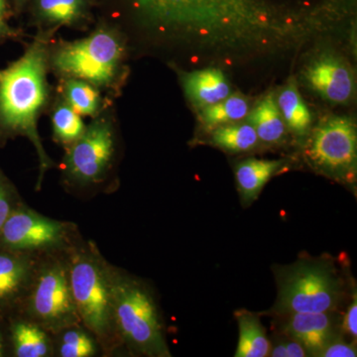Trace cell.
<instances>
[{
	"label": "cell",
	"mask_w": 357,
	"mask_h": 357,
	"mask_svg": "<svg viewBox=\"0 0 357 357\" xmlns=\"http://www.w3.org/2000/svg\"><path fill=\"white\" fill-rule=\"evenodd\" d=\"M48 51L46 42H33L22 57L0 70V128L4 132L22 135L31 141L39 159V178L53 167L38 133V117L49 96L47 83Z\"/></svg>",
	"instance_id": "1"
},
{
	"label": "cell",
	"mask_w": 357,
	"mask_h": 357,
	"mask_svg": "<svg viewBox=\"0 0 357 357\" xmlns=\"http://www.w3.org/2000/svg\"><path fill=\"white\" fill-rule=\"evenodd\" d=\"M70 283L82 325L98 340L103 354L121 347L114 317L112 265L91 243L76 241L67 250Z\"/></svg>",
	"instance_id": "2"
},
{
	"label": "cell",
	"mask_w": 357,
	"mask_h": 357,
	"mask_svg": "<svg viewBox=\"0 0 357 357\" xmlns=\"http://www.w3.org/2000/svg\"><path fill=\"white\" fill-rule=\"evenodd\" d=\"M276 316L295 312H335L345 298V280L331 257H301L277 268Z\"/></svg>",
	"instance_id": "3"
},
{
	"label": "cell",
	"mask_w": 357,
	"mask_h": 357,
	"mask_svg": "<svg viewBox=\"0 0 357 357\" xmlns=\"http://www.w3.org/2000/svg\"><path fill=\"white\" fill-rule=\"evenodd\" d=\"M115 328L122 345L147 357H170L163 321L144 282L112 267Z\"/></svg>",
	"instance_id": "4"
},
{
	"label": "cell",
	"mask_w": 357,
	"mask_h": 357,
	"mask_svg": "<svg viewBox=\"0 0 357 357\" xmlns=\"http://www.w3.org/2000/svg\"><path fill=\"white\" fill-rule=\"evenodd\" d=\"M123 58L121 39L109 28H100L89 36L64 42L52 54L56 72L66 79H77L96 88H112Z\"/></svg>",
	"instance_id": "5"
},
{
	"label": "cell",
	"mask_w": 357,
	"mask_h": 357,
	"mask_svg": "<svg viewBox=\"0 0 357 357\" xmlns=\"http://www.w3.org/2000/svg\"><path fill=\"white\" fill-rule=\"evenodd\" d=\"M26 306L30 319L56 333L81 323L70 288L67 251L44 255L29 291Z\"/></svg>",
	"instance_id": "6"
},
{
	"label": "cell",
	"mask_w": 357,
	"mask_h": 357,
	"mask_svg": "<svg viewBox=\"0 0 357 357\" xmlns=\"http://www.w3.org/2000/svg\"><path fill=\"white\" fill-rule=\"evenodd\" d=\"M76 227L18 206L0 230V243L6 248L46 255L67 251L75 243Z\"/></svg>",
	"instance_id": "7"
},
{
	"label": "cell",
	"mask_w": 357,
	"mask_h": 357,
	"mask_svg": "<svg viewBox=\"0 0 357 357\" xmlns=\"http://www.w3.org/2000/svg\"><path fill=\"white\" fill-rule=\"evenodd\" d=\"M115 135L112 124L98 119L68 146L63 160V173L70 185L93 187L105 178L114 162Z\"/></svg>",
	"instance_id": "8"
},
{
	"label": "cell",
	"mask_w": 357,
	"mask_h": 357,
	"mask_svg": "<svg viewBox=\"0 0 357 357\" xmlns=\"http://www.w3.org/2000/svg\"><path fill=\"white\" fill-rule=\"evenodd\" d=\"M307 156L312 165L333 178L349 180L356 168V126L347 117L324 122L314 134Z\"/></svg>",
	"instance_id": "9"
},
{
	"label": "cell",
	"mask_w": 357,
	"mask_h": 357,
	"mask_svg": "<svg viewBox=\"0 0 357 357\" xmlns=\"http://www.w3.org/2000/svg\"><path fill=\"white\" fill-rule=\"evenodd\" d=\"M335 312H295L278 316L280 330L287 337L297 340L309 356L321 352L337 338Z\"/></svg>",
	"instance_id": "10"
},
{
	"label": "cell",
	"mask_w": 357,
	"mask_h": 357,
	"mask_svg": "<svg viewBox=\"0 0 357 357\" xmlns=\"http://www.w3.org/2000/svg\"><path fill=\"white\" fill-rule=\"evenodd\" d=\"M305 79L312 91L335 103H347L354 91L351 70L344 61L325 54L312 60L305 70Z\"/></svg>",
	"instance_id": "11"
},
{
	"label": "cell",
	"mask_w": 357,
	"mask_h": 357,
	"mask_svg": "<svg viewBox=\"0 0 357 357\" xmlns=\"http://www.w3.org/2000/svg\"><path fill=\"white\" fill-rule=\"evenodd\" d=\"M7 250L0 252V305L26 297L44 256Z\"/></svg>",
	"instance_id": "12"
},
{
	"label": "cell",
	"mask_w": 357,
	"mask_h": 357,
	"mask_svg": "<svg viewBox=\"0 0 357 357\" xmlns=\"http://www.w3.org/2000/svg\"><path fill=\"white\" fill-rule=\"evenodd\" d=\"M185 95L199 107H210L230 96V86L222 70H195L183 79Z\"/></svg>",
	"instance_id": "13"
},
{
	"label": "cell",
	"mask_w": 357,
	"mask_h": 357,
	"mask_svg": "<svg viewBox=\"0 0 357 357\" xmlns=\"http://www.w3.org/2000/svg\"><path fill=\"white\" fill-rule=\"evenodd\" d=\"M284 165L283 160L248 159L236 166V178L241 202L250 204L264 185Z\"/></svg>",
	"instance_id": "14"
},
{
	"label": "cell",
	"mask_w": 357,
	"mask_h": 357,
	"mask_svg": "<svg viewBox=\"0 0 357 357\" xmlns=\"http://www.w3.org/2000/svg\"><path fill=\"white\" fill-rule=\"evenodd\" d=\"M14 354L18 357L54 356L53 335L32 319L20 321L13 326Z\"/></svg>",
	"instance_id": "15"
},
{
	"label": "cell",
	"mask_w": 357,
	"mask_h": 357,
	"mask_svg": "<svg viewBox=\"0 0 357 357\" xmlns=\"http://www.w3.org/2000/svg\"><path fill=\"white\" fill-rule=\"evenodd\" d=\"M238 324V344L236 357H265L269 356L271 342L266 330L255 312L239 310L234 314Z\"/></svg>",
	"instance_id": "16"
},
{
	"label": "cell",
	"mask_w": 357,
	"mask_h": 357,
	"mask_svg": "<svg viewBox=\"0 0 357 357\" xmlns=\"http://www.w3.org/2000/svg\"><path fill=\"white\" fill-rule=\"evenodd\" d=\"M52 335L54 340V356L93 357L100 349L98 340L82 324L68 326Z\"/></svg>",
	"instance_id": "17"
},
{
	"label": "cell",
	"mask_w": 357,
	"mask_h": 357,
	"mask_svg": "<svg viewBox=\"0 0 357 357\" xmlns=\"http://www.w3.org/2000/svg\"><path fill=\"white\" fill-rule=\"evenodd\" d=\"M249 121L255 128L258 138L264 142H279L285 135L286 124L273 96H268L258 103L249 115Z\"/></svg>",
	"instance_id": "18"
},
{
	"label": "cell",
	"mask_w": 357,
	"mask_h": 357,
	"mask_svg": "<svg viewBox=\"0 0 357 357\" xmlns=\"http://www.w3.org/2000/svg\"><path fill=\"white\" fill-rule=\"evenodd\" d=\"M282 119L293 132L303 135L309 130L312 115L294 83L289 84L278 96L277 102Z\"/></svg>",
	"instance_id": "19"
},
{
	"label": "cell",
	"mask_w": 357,
	"mask_h": 357,
	"mask_svg": "<svg viewBox=\"0 0 357 357\" xmlns=\"http://www.w3.org/2000/svg\"><path fill=\"white\" fill-rule=\"evenodd\" d=\"M86 0H36L37 16L52 25H72L84 17Z\"/></svg>",
	"instance_id": "20"
},
{
	"label": "cell",
	"mask_w": 357,
	"mask_h": 357,
	"mask_svg": "<svg viewBox=\"0 0 357 357\" xmlns=\"http://www.w3.org/2000/svg\"><path fill=\"white\" fill-rule=\"evenodd\" d=\"M249 114L248 100L241 96H229L222 102L204 107L202 121L213 129L243 121Z\"/></svg>",
	"instance_id": "21"
},
{
	"label": "cell",
	"mask_w": 357,
	"mask_h": 357,
	"mask_svg": "<svg viewBox=\"0 0 357 357\" xmlns=\"http://www.w3.org/2000/svg\"><path fill=\"white\" fill-rule=\"evenodd\" d=\"M258 138L250 123H230L215 128L211 141L215 146L230 152H244L257 145Z\"/></svg>",
	"instance_id": "22"
},
{
	"label": "cell",
	"mask_w": 357,
	"mask_h": 357,
	"mask_svg": "<svg viewBox=\"0 0 357 357\" xmlns=\"http://www.w3.org/2000/svg\"><path fill=\"white\" fill-rule=\"evenodd\" d=\"M52 126L56 141L67 146L79 138L86 128L81 114L66 102L60 103L54 109Z\"/></svg>",
	"instance_id": "23"
},
{
	"label": "cell",
	"mask_w": 357,
	"mask_h": 357,
	"mask_svg": "<svg viewBox=\"0 0 357 357\" xmlns=\"http://www.w3.org/2000/svg\"><path fill=\"white\" fill-rule=\"evenodd\" d=\"M66 102L81 115H95L100 107V96L95 86L77 79H67L64 84Z\"/></svg>",
	"instance_id": "24"
},
{
	"label": "cell",
	"mask_w": 357,
	"mask_h": 357,
	"mask_svg": "<svg viewBox=\"0 0 357 357\" xmlns=\"http://www.w3.org/2000/svg\"><path fill=\"white\" fill-rule=\"evenodd\" d=\"M356 347L352 342H345L340 338H335L326 349L321 352L319 356L323 357H356Z\"/></svg>",
	"instance_id": "25"
},
{
	"label": "cell",
	"mask_w": 357,
	"mask_h": 357,
	"mask_svg": "<svg viewBox=\"0 0 357 357\" xmlns=\"http://www.w3.org/2000/svg\"><path fill=\"white\" fill-rule=\"evenodd\" d=\"M17 206H13V197L8 188L0 180V230L4 222Z\"/></svg>",
	"instance_id": "26"
},
{
	"label": "cell",
	"mask_w": 357,
	"mask_h": 357,
	"mask_svg": "<svg viewBox=\"0 0 357 357\" xmlns=\"http://www.w3.org/2000/svg\"><path fill=\"white\" fill-rule=\"evenodd\" d=\"M344 331L356 342L357 337V299L356 294L352 297L351 305L347 309L344 319Z\"/></svg>",
	"instance_id": "27"
},
{
	"label": "cell",
	"mask_w": 357,
	"mask_h": 357,
	"mask_svg": "<svg viewBox=\"0 0 357 357\" xmlns=\"http://www.w3.org/2000/svg\"><path fill=\"white\" fill-rule=\"evenodd\" d=\"M15 32L9 27L6 22V0H0V38L14 36Z\"/></svg>",
	"instance_id": "28"
},
{
	"label": "cell",
	"mask_w": 357,
	"mask_h": 357,
	"mask_svg": "<svg viewBox=\"0 0 357 357\" xmlns=\"http://www.w3.org/2000/svg\"><path fill=\"white\" fill-rule=\"evenodd\" d=\"M288 340H285L286 349H287L288 357H305L309 356L302 344L297 340L288 337Z\"/></svg>",
	"instance_id": "29"
},
{
	"label": "cell",
	"mask_w": 357,
	"mask_h": 357,
	"mask_svg": "<svg viewBox=\"0 0 357 357\" xmlns=\"http://www.w3.org/2000/svg\"><path fill=\"white\" fill-rule=\"evenodd\" d=\"M270 356L273 357H288L287 349H286L285 340L277 342L274 347L271 345L270 349Z\"/></svg>",
	"instance_id": "30"
},
{
	"label": "cell",
	"mask_w": 357,
	"mask_h": 357,
	"mask_svg": "<svg viewBox=\"0 0 357 357\" xmlns=\"http://www.w3.org/2000/svg\"><path fill=\"white\" fill-rule=\"evenodd\" d=\"M4 349V345H3V340H2L1 335H0V356H3V351Z\"/></svg>",
	"instance_id": "31"
},
{
	"label": "cell",
	"mask_w": 357,
	"mask_h": 357,
	"mask_svg": "<svg viewBox=\"0 0 357 357\" xmlns=\"http://www.w3.org/2000/svg\"><path fill=\"white\" fill-rule=\"evenodd\" d=\"M16 2H17V3H18V0H16Z\"/></svg>",
	"instance_id": "32"
}]
</instances>
